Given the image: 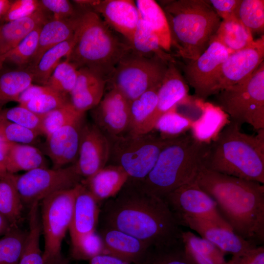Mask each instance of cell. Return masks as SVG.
I'll return each mask as SVG.
<instances>
[{
	"label": "cell",
	"instance_id": "6da1fadb",
	"mask_svg": "<svg viewBox=\"0 0 264 264\" xmlns=\"http://www.w3.org/2000/svg\"><path fill=\"white\" fill-rule=\"evenodd\" d=\"M101 215L103 227L125 232L152 248L182 241L181 226L164 200L146 191L135 179L129 177L104 204Z\"/></svg>",
	"mask_w": 264,
	"mask_h": 264
},
{
	"label": "cell",
	"instance_id": "7a4b0ae2",
	"mask_svg": "<svg viewBox=\"0 0 264 264\" xmlns=\"http://www.w3.org/2000/svg\"><path fill=\"white\" fill-rule=\"evenodd\" d=\"M196 180L215 201L220 215L234 233L256 246L264 245V184L203 166Z\"/></svg>",
	"mask_w": 264,
	"mask_h": 264
},
{
	"label": "cell",
	"instance_id": "3957f363",
	"mask_svg": "<svg viewBox=\"0 0 264 264\" xmlns=\"http://www.w3.org/2000/svg\"><path fill=\"white\" fill-rule=\"evenodd\" d=\"M230 120L208 145L203 166L228 176L264 183V129L256 135L241 131Z\"/></svg>",
	"mask_w": 264,
	"mask_h": 264
},
{
	"label": "cell",
	"instance_id": "277c9868",
	"mask_svg": "<svg viewBox=\"0 0 264 264\" xmlns=\"http://www.w3.org/2000/svg\"><path fill=\"white\" fill-rule=\"evenodd\" d=\"M81 7L75 43L66 60L77 69L87 67L107 81L121 59L131 50L126 39L119 37L99 15Z\"/></svg>",
	"mask_w": 264,
	"mask_h": 264
},
{
	"label": "cell",
	"instance_id": "5b68a950",
	"mask_svg": "<svg viewBox=\"0 0 264 264\" xmlns=\"http://www.w3.org/2000/svg\"><path fill=\"white\" fill-rule=\"evenodd\" d=\"M172 47L186 62L197 59L208 47L221 22L213 8L203 0L163 1Z\"/></svg>",
	"mask_w": 264,
	"mask_h": 264
},
{
	"label": "cell",
	"instance_id": "8992f818",
	"mask_svg": "<svg viewBox=\"0 0 264 264\" xmlns=\"http://www.w3.org/2000/svg\"><path fill=\"white\" fill-rule=\"evenodd\" d=\"M208 146L191 135L177 137L162 150L148 175L137 180L146 191L163 199L196 178L203 166Z\"/></svg>",
	"mask_w": 264,
	"mask_h": 264
},
{
	"label": "cell",
	"instance_id": "52a82bcc",
	"mask_svg": "<svg viewBox=\"0 0 264 264\" xmlns=\"http://www.w3.org/2000/svg\"><path fill=\"white\" fill-rule=\"evenodd\" d=\"M231 121L264 129V62L245 80L214 95Z\"/></svg>",
	"mask_w": 264,
	"mask_h": 264
},
{
	"label": "cell",
	"instance_id": "ba28073f",
	"mask_svg": "<svg viewBox=\"0 0 264 264\" xmlns=\"http://www.w3.org/2000/svg\"><path fill=\"white\" fill-rule=\"evenodd\" d=\"M109 160L120 166L129 178L141 180L151 171L162 150L176 138L163 139L151 132L143 134L127 133L108 137Z\"/></svg>",
	"mask_w": 264,
	"mask_h": 264
},
{
	"label": "cell",
	"instance_id": "9c48e42d",
	"mask_svg": "<svg viewBox=\"0 0 264 264\" xmlns=\"http://www.w3.org/2000/svg\"><path fill=\"white\" fill-rule=\"evenodd\" d=\"M168 63L158 57L140 55L131 49L117 64L107 83L131 102L161 84Z\"/></svg>",
	"mask_w": 264,
	"mask_h": 264
},
{
	"label": "cell",
	"instance_id": "30bf717a",
	"mask_svg": "<svg viewBox=\"0 0 264 264\" xmlns=\"http://www.w3.org/2000/svg\"><path fill=\"white\" fill-rule=\"evenodd\" d=\"M81 184L55 192L42 200L44 264H54L63 258L62 244L69 228L75 197Z\"/></svg>",
	"mask_w": 264,
	"mask_h": 264
},
{
	"label": "cell",
	"instance_id": "8fae6325",
	"mask_svg": "<svg viewBox=\"0 0 264 264\" xmlns=\"http://www.w3.org/2000/svg\"><path fill=\"white\" fill-rule=\"evenodd\" d=\"M13 178L23 203L30 206L55 192L72 188L83 180L75 163L59 169L36 168L13 175Z\"/></svg>",
	"mask_w": 264,
	"mask_h": 264
},
{
	"label": "cell",
	"instance_id": "7c38bea8",
	"mask_svg": "<svg viewBox=\"0 0 264 264\" xmlns=\"http://www.w3.org/2000/svg\"><path fill=\"white\" fill-rule=\"evenodd\" d=\"M163 199L178 222L185 217L198 218L231 230L220 215L215 201L199 187L196 178L175 189Z\"/></svg>",
	"mask_w": 264,
	"mask_h": 264
},
{
	"label": "cell",
	"instance_id": "4fadbf2b",
	"mask_svg": "<svg viewBox=\"0 0 264 264\" xmlns=\"http://www.w3.org/2000/svg\"><path fill=\"white\" fill-rule=\"evenodd\" d=\"M230 53L213 38L206 49L196 60L181 65L184 77L196 97L204 100L214 95L219 70Z\"/></svg>",
	"mask_w": 264,
	"mask_h": 264
},
{
	"label": "cell",
	"instance_id": "5bb4252c",
	"mask_svg": "<svg viewBox=\"0 0 264 264\" xmlns=\"http://www.w3.org/2000/svg\"><path fill=\"white\" fill-rule=\"evenodd\" d=\"M264 35L250 45L230 53L218 72L214 95L247 79L264 62Z\"/></svg>",
	"mask_w": 264,
	"mask_h": 264
},
{
	"label": "cell",
	"instance_id": "9a60e30c",
	"mask_svg": "<svg viewBox=\"0 0 264 264\" xmlns=\"http://www.w3.org/2000/svg\"><path fill=\"white\" fill-rule=\"evenodd\" d=\"M110 154V143L106 135L94 123L85 122L75 163L79 174L84 179L92 176L106 165Z\"/></svg>",
	"mask_w": 264,
	"mask_h": 264
},
{
	"label": "cell",
	"instance_id": "2e32d148",
	"mask_svg": "<svg viewBox=\"0 0 264 264\" xmlns=\"http://www.w3.org/2000/svg\"><path fill=\"white\" fill-rule=\"evenodd\" d=\"M79 6L89 8L104 18V21L128 42L132 37L140 17L135 0H73Z\"/></svg>",
	"mask_w": 264,
	"mask_h": 264
},
{
	"label": "cell",
	"instance_id": "e0dca14e",
	"mask_svg": "<svg viewBox=\"0 0 264 264\" xmlns=\"http://www.w3.org/2000/svg\"><path fill=\"white\" fill-rule=\"evenodd\" d=\"M130 102L118 90L111 88L92 109L94 124L107 137L129 132Z\"/></svg>",
	"mask_w": 264,
	"mask_h": 264
},
{
	"label": "cell",
	"instance_id": "ac0fdd59",
	"mask_svg": "<svg viewBox=\"0 0 264 264\" xmlns=\"http://www.w3.org/2000/svg\"><path fill=\"white\" fill-rule=\"evenodd\" d=\"M84 117L85 114L46 137L44 150L53 168H61L76 162Z\"/></svg>",
	"mask_w": 264,
	"mask_h": 264
},
{
	"label": "cell",
	"instance_id": "d6986e66",
	"mask_svg": "<svg viewBox=\"0 0 264 264\" xmlns=\"http://www.w3.org/2000/svg\"><path fill=\"white\" fill-rule=\"evenodd\" d=\"M178 223L196 231L224 254H231V258L240 257L257 246L243 239L231 230L219 226L205 219L185 217L180 219Z\"/></svg>",
	"mask_w": 264,
	"mask_h": 264
},
{
	"label": "cell",
	"instance_id": "ffe728a7",
	"mask_svg": "<svg viewBox=\"0 0 264 264\" xmlns=\"http://www.w3.org/2000/svg\"><path fill=\"white\" fill-rule=\"evenodd\" d=\"M189 90L188 84L179 71L177 62H169L157 91V103L154 116L155 124L163 113L173 107L190 103Z\"/></svg>",
	"mask_w": 264,
	"mask_h": 264
},
{
	"label": "cell",
	"instance_id": "44dd1931",
	"mask_svg": "<svg viewBox=\"0 0 264 264\" xmlns=\"http://www.w3.org/2000/svg\"><path fill=\"white\" fill-rule=\"evenodd\" d=\"M98 201L81 183L75 197L69 228L71 245L95 231L100 215Z\"/></svg>",
	"mask_w": 264,
	"mask_h": 264
},
{
	"label": "cell",
	"instance_id": "7402d4cb",
	"mask_svg": "<svg viewBox=\"0 0 264 264\" xmlns=\"http://www.w3.org/2000/svg\"><path fill=\"white\" fill-rule=\"evenodd\" d=\"M195 104L200 113L192 124L191 136L198 142L209 145L215 141L230 119L219 106L197 98Z\"/></svg>",
	"mask_w": 264,
	"mask_h": 264
},
{
	"label": "cell",
	"instance_id": "603a6c76",
	"mask_svg": "<svg viewBox=\"0 0 264 264\" xmlns=\"http://www.w3.org/2000/svg\"><path fill=\"white\" fill-rule=\"evenodd\" d=\"M99 235L103 242L105 254L131 263H137L152 249L143 241L117 229L103 227Z\"/></svg>",
	"mask_w": 264,
	"mask_h": 264
},
{
	"label": "cell",
	"instance_id": "cb8c5ba5",
	"mask_svg": "<svg viewBox=\"0 0 264 264\" xmlns=\"http://www.w3.org/2000/svg\"><path fill=\"white\" fill-rule=\"evenodd\" d=\"M120 166L106 165L92 176L83 179L81 183L99 202L115 196L129 178Z\"/></svg>",
	"mask_w": 264,
	"mask_h": 264
},
{
	"label": "cell",
	"instance_id": "d4e9b609",
	"mask_svg": "<svg viewBox=\"0 0 264 264\" xmlns=\"http://www.w3.org/2000/svg\"><path fill=\"white\" fill-rule=\"evenodd\" d=\"M52 19L41 9L32 15L0 25V59L37 27Z\"/></svg>",
	"mask_w": 264,
	"mask_h": 264
},
{
	"label": "cell",
	"instance_id": "484cf974",
	"mask_svg": "<svg viewBox=\"0 0 264 264\" xmlns=\"http://www.w3.org/2000/svg\"><path fill=\"white\" fill-rule=\"evenodd\" d=\"M81 13L76 17L66 19H51L44 24L41 29L38 48L28 67L34 66L43 54L54 46L72 37L78 27Z\"/></svg>",
	"mask_w": 264,
	"mask_h": 264
},
{
	"label": "cell",
	"instance_id": "4316f807",
	"mask_svg": "<svg viewBox=\"0 0 264 264\" xmlns=\"http://www.w3.org/2000/svg\"><path fill=\"white\" fill-rule=\"evenodd\" d=\"M160 85L146 91L130 102L128 133L143 134L151 132L154 130L155 125L154 116Z\"/></svg>",
	"mask_w": 264,
	"mask_h": 264
},
{
	"label": "cell",
	"instance_id": "83f0119b",
	"mask_svg": "<svg viewBox=\"0 0 264 264\" xmlns=\"http://www.w3.org/2000/svg\"><path fill=\"white\" fill-rule=\"evenodd\" d=\"M135 4L140 19L157 37L161 47L171 53L170 32L165 13L160 5L154 0H137Z\"/></svg>",
	"mask_w": 264,
	"mask_h": 264
},
{
	"label": "cell",
	"instance_id": "f1b7e54d",
	"mask_svg": "<svg viewBox=\"0 0 264 264\" xmlns=\"http://www.w3.org/2000/svg\"><path fill=\"white\" fill-rule=\"evenodd\" d=\"M185 254L193 264H228L224 253L209 241L190 231H182Z\"/></svg>",
	"mask_w": 264,
	"mask_h": 264
},
{
	"label": "cell",
	"instance_id": "f546056e",
	"mask_svg": "<svg viewBox=\"0 0 264 264\" xmlns=\"http://www.w3.org/2000/svg\"><path fill=\"white\" fill-rule=\"evenodd\" d=\"M47 168L43 152L33 145L11 143L7 157V173L27 172L36 168Z\"/></svg>",
	"mask_w": 264,
	"mask_h": 264
},
{
	"label": "cell",
	"instance_id": "4dcf8cb0",
	"mask_svg": "<svg viewBox=\"0 0 264 264\" xmlns=\"http://www.w3.org/2000/svg\"><path fill=\"white\" fill-rule=\"evenodd\" d=\"M33 82V74L28 67L0 69V110L7 103L15 101Z\"/></svg>",
	"mask_w": 264,
	"mask_h": 264
},
{
	"label": "cell",
	"instance_id": "1f68e13d",
	"mask_svg": "<svg viewBox=\"0 0 264 264\" xmlns=\"http://www.w3.org/2000/svg\"><path fill=\"white\" fill-rule=\"evenodd\" d=\"M221 44L230 53L252 44V34L236 17L221 20L214 38Z\"/></svg>",
	"mask_w": 264,
	"mask_h": 264
},
{
	"label": "cell",
	"instance_id": "d6a6232c",
	"mask_svg": "<svg viewBox=\"0 0 264 264\" xmlns=\"http://www.w3.org/2000/svg\"><path fill=\"white\" fill-rule=\"evenodd\" d=\"M128 43L131 50L140 55L158 57L168 63L177 62L174 55L161 47L156 36L141 19Z\"/></svg>",
	"mask_w": 264,
	"mask_h": 264
},
{
	"label": "cell",
	"instance_id": "836d02e7",
	"mask_svg": "<svg viewBox=\"0 0 264 264\" xmlns=\"http://www.w3.org/2000/svg\"><path fill=\"white\" fill-rule=\"evenodd\" d=\"M42 231L39 202H35L30 206L29 231L18 264H44L40 245Z\"/></svg>",
	"mask_w": 264,
	"mask_h": 264
},
{
	"label": "cell",
	"instance_id": "e575fe53",
	"mask_svg": "<svg viewBox=\"0 0 264 264\" xmlns=\"http://www.w3.org/2000/svg\"><path fill=\"white\" fill-rule=\"evenodd\" d=\"M13 175L0 176V213L13 226H18L22 219L23 202L15 184Z\"/></svg>",
	"mask_w": 264,
	"mask_h": 264
},
{
	"label": "cell",
	"instance_id": "d590c367",
	"mask_svg": "<svg viewBox=\"0 0 264 264\" xmlns=\"http://www.w3.org/2000/svg\"><path fill=\"white\" fill-rule=\"evenodd\" d=\"M75 43L74 35L69 39L54 46L46 51L37 64L28 67L32 71L34 82L45 85L52 73L61 62L63 57H66L70 52Z\"/></svg>",
	"mask_w": 264,
	"mask_h": 264
},
{
	"label": "cell",
	"instance_id": "8d00e7d4",
	"mask_svg": "<svg viewBox=\"0 0 264 264\" xmlns=\"http://www.w3.org/2000/svg\"><path fill=\"white\" fill-rule=\"evenodd\" d=\"M42 25L36 28L0 59V69L6 64L13 66L15 68H26L31 66L38 48Z\"/></svg>",
	"mask_w": 264,
	"mask_h": 264
},
{
	"label": "cell",
	"instance_id": "74e56055",
	"mask_svg": "<svg viewBox=\"0 0 264 264\" xmlns=\"http://www.w3.org/2000/svg\"><path fill=\"white\" fill-rule=\"evenodd\" d=\"M194 119L178 112L175 106L163 113L157 120L154 130L163 139H173L185 134L190 130Z\"/></svg>",
	"mask_w": 264,
	"mask_h": 264
},
{
	"label": "cell",
	"instance_id": "f35d334b",
	"mask_svg": "<svg viewBox=\"0 0 264 264\" xmlns=\"http://www.w3.org/2000/svg\"><path fill=\"white\" fill-rule=\"evenodd\" d=\"M235 17L252 34L264 35V0H240L235 12Z\"/></svg>",
	"mask_w": 264,
	"mask_h": 264
},
{
	"label": "cell",
	"instance_id": "ab89813d",
	"mask_svg": "<svg viewBox=\"0 0 264 264\" xmlns=\"http://www.w3.org/2000/svg\"><path fill=\"white\" fill-rule=\"evenodd\" d=\"M27 232L13 226L0 239V264H18Z\"/></svg>",
	"mask_w": 264,
	"mask_h": 264
},
{
	"label": "cell",
	"instance_id": "60d3db41",
	"mask_svg": "<svg viewBox=\"0 0 264 264\" xmlns=\"http://www.w3.org/2000/svg\"><path fill=\"white\" fill-rule=\"evenodd\" d=\"M76 110L70 101L41 116V135L45 137L85 114Z\"/></svg>",
	"mask_w": 264,
	"mask_h": 264
},
{
	"label": "cell",
	"instance_id": "b9f144b4",
	"mask_svg": "<svg viewBox=\"0 0 264 264\" xmlns=\"http://www.w3.org/2000/svg\"><path fill=\"white\" fill-rule=\"evenodd\" d=\"M77 73L78 69L65 59L55 68L45 86L56 92L69 95L75 85Z\"/></svg>",
	"mask_w": 264,
	"mask_h": 264
},
{
	"label": "cell",
	"instance_id": "7bdbcfd3",
	"mask_svg": "<svg viewBox=\"0 0 264 264\" xmlns=\"http://www.w3.org/2000/svg\"><path fill=\"white\" fill-rule=\"evenodd\" d=\"M106 84L107 81L103 80L70 93L71 105L76 110L82 113L93 109L102 99Z\"/></svg>",
	"mask_w": 264,
	"mask_h": 264
},
{
	"label": "cell",
	"instance_id": "ee69618b",
	"mask_svg": "<svg viewBox=\"0 0 264 264\" xmlns=\"http://www.w3.org/2000/svg\"><path fill=\"white\" fill-rule=\"evenodd\" d=\"M69 102V95L52 90L20 105L25 107L37 114L42 115Z\"/></svg>",
	"mask_w": 264,
	"mask_h": 264
},
{
	"label": "cell",
	"instance_id": "f6af8a7d",
	"mask_svg": "<svg viewBox=\"0 0 264 264\" xmlns=\"http://www.w3.org/2000/svg\"><path fill=\"white\" fill-rule=\"evenodd\" d=\"M71 252L72 258L79 260H90L97 255L105 254L102 239L95 231L86 235L72 245Z\"/></svg>",
	"mask_w": 264,
	"mask_h": 264
},
{
	"label": "cell",
	"instance_id": "bcb514c9",
	"mask_svg": "<svg viewBox=\"0 0 264 264\" xmlns=\"http://www.w3.org/2000/svg\"><path fill=\"white\" fill-rule=\"evenodd\" d=\"M0 134L11 143L33 145L40 134L34 130L0 117Z\"/></svg>",
	"mask_w": 264,
	"mask_h": 264
},
{
	"label": "cell",
	"instance_id": "7dc6e473",
	"mask_svg": "<svg viewBox=\"0 0 264 264\" xmlns=\"http://www.w3.org/2000/svg\"><path fill=\"white\" fill-rule=\"evenodd\" d=\"M0 117L38 132L40 135L41 116L19 105L0 110Z\"/></svg>",
	"mask_w": 264,
	"mask_h": 264
},
{
	"label": "cell",
	"instance_id": "c3c4849f",
	"mask_svg": "<svg viewBox=\"0 0 264 264\" xmlns=\"http://www.w3.org/2000/svg\"><path fill=\"white\" fill-rule=\"evenodd\" d=\"M148 264H193L186 256L182 241L162 248H153Z\"/></svg>",
	"mask_w": 264,
	"mask_h": 264
},
{
	"label": "cell",
	"instance_id": "681fc988",
	"mask_svg": "<svg viewBox=\"0 0 264 264\" xmlns=\"http://www.w3.org/2000/svg\"><path fill=\"white\" fill-rule=\"evenodd\" d=\"M41 7L53 13V19H66L77 16L80 12L67 0H40Z\"/></svg>",
	"mask_w": 264,
	"mask_h": 264
},
{
	"label": "cell",
	"instance_id": "f907efd6",
	"mask_svg": "<svg viewBox=\"0 0 264 264\" xmlns=\"http://www.w3.org/2000/svg\"><path fill=\"white\" fill-rule=\"evenodd\" d=\"M42 8L39 0H14L12 1L3 21L6 22L23 18L32 15Z\"/></svg>",
	"mask_w": 264,
	"mask_h": 264
},
{
	"label": "cell",
	"instance_id": "816d5d0a",
	"mask_svg": "<svg viewBox=\"0 0 264 264\" xmlns=\"http://www.w3.org/2000/svg\"><path fill=\"white\" fill-rule=\"evenodd\" d=\"M240 0H209L208 3L222 20L235 17V12Z\"/></svg>",
	"mask_w": 264,
	"mask_h": 264
},
{
	"label": "cell",
	"instance_id": "f5cc1de1",
	"mask_svg": "<svg viewBox=\"0 0 264 264\" xmlns=\"http://www.w3.org/2000/svg\"><path fill=\"white\" fill-rule=\"evenodd\" d=\"M228 263V264H264V245L257 246L240 257L231 258Z\"/></svg>",
	"mask_w": 264,
	"mask_h": 264
},
{
	"label": "cell",
	"instance_id": "db71d44e",
	"mask_svg": "<svg viewBox=\"0 0 264 264\" xmlns=\"http://www.w3.org/2000/svg\"><path fill=\"white\" fill-rule=\"evenodd\" d=\"M52 90L53 89L45 85L32 84L19 94L15 102H18L19 105H23L38 96Z\"/></svg>",
	"mask_w": 264,
	"mask_h": 264
},
{
	"label": "cell",
	"instance_id": "11a10c76",
	"mask_svg": "<svg viewBox=\"0 0 264 264\" xmlns=\"http://www.w3.org/2000/svg\"><path fill=\"white\" fill-rule=\"evenodd\" d=\"M89 264H132L129 262L108 254H102L89 260Z\"/></svg>",
	"mask_w": 264,
	"mask_h": 264
},
{
	"label": "cell",
	"instance_id": "9f6ffc18",
	"mask_svg": "<svg viewBox=\"0 0 264 264\" xmlns=\"http://www.w3.org/2000/svg\"><path fill=\"white\" fill-rule=\"evenodd\" d=\"M10 144L0 134V176L7 173L6 164Z\"/></svg>",
	"mask_w": 264,
	"mask_h": 264
},
{
	"label": "cell",
	"instance_id": "6f0895ef",
	"mask_svg": "<svg viewBox=\"0 0 264 264\" xmlns=\"http://www.w3.org/2000/svg\"><path fill=\"white\" fill-rule=\"evenodd\" d=\"M12 227L8 220L0 213V237L6 234Z\"/></svg>",
	"mask_w": 264,
	"mask_h": 264
},
{
	"label": "cell",
	"instance_id": "680465c9",
	"mask_svg": "<svg viewBox=\"0 0 264 264\" xmlns=\"http://www.w3.org/2000/svg\"><path fill=\"white\" fill-rule=\"evenodd\" d=\"M13 0H0V21H3Z\"/></svg>",
	"mask_w": 264,
	"mask_h": 264
},
{
	"label": "cell",
	"instance_id": "91938a15",
	"mask_svg": "<svg viewBox=\"0 0 264 264\" xmlns=\"http://www.w3.org/2000/svg\"><path fill=\"white\" fill-rule=\"evenodd\" d=\"M54 264H69L68 262L64 258H62L60 261Z\"/></svg>",
	"mask_w": 264,
	"mask_h": 264
}]
</instances>
